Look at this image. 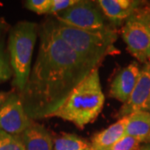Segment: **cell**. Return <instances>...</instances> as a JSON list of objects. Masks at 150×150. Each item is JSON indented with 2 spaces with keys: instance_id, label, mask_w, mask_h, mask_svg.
Listing matches in <instances>:
<instances>
[{
  "instance_id": "1",
  "label": "cell",
  "mask_w": 150,
  "mask_h": 150,
  "mask_svg": "<svg viewBox=\"0 0 150 150\" xmlns=\"http://www.w3.org/2000/svg\"><path fill=\"white\" fill-rule=\"evenodd\" d=\"M37 59L24 89L18 93L32 120L52 117L96 65L75 53L46 23L38 30Z\"/></svg>"
},
{
  "instance_id": "2",
  "label": "cell",
  "mask_w": 150,
  "mask_h": 150,
  "mask_svg": "<svg viewBox=\"0 0 150 150\" xmlns=\"http://www.w3.org/2000/svg\"><path fill=\"white\" fill-rule=\"evenodd\" d=\"M104 101L98 68H95L75 88L52 117L62 118L83 129L96 119L102 111Z\"/></svg>"
},
{
  "instance_id": "3",
  "label": "cell",
  "mask_w": 150,
  "mask_h": 150,
  "mask_svg": "<svg viewBox=\"0 0 150 150\" xmlns=\"http://www.w3.org/2000/svg\"><path fill=\"white\" fill-rule=\"evenodd\" d=\"M48 23L52 30L75 53L98 67L107 56L119 54L114 45L118 34L112 28L91 32L69 27L58 21Z\"/></svg>"
},
{
  "instance_id": "4",
  "label": "cell",
  "mask_w": 150,
  "mask_h": 150,
  "mask_svg": "<svg viewBox=\"0 0 150 150\" xmlns=\"http://www.w3.org/2000/svg\"><path fill=\"white\" fill-rule=\"evenodd\" d=\"M38 33V24L29 21L18 22L8 31V54L13 70L12 85L18 93L24 89L30 75Z\"/></svg>"
},
{
  "instance_id": "5",
  "label": "cell",
  "mask_w": 150,
  "mask_h": 150,
  "mask_svg": "<svg viewBox=\"0 0 150 150\" xmlns=\"http://www.w3.org/2000/svg\"><path fill=\"white\" fill-rule=\"evenodd\" d=\"M56 21L69 27L91 32H100L109 29L106 25L102 11L94 2L80 1L68 9L55 14Z\"/></svg>"
},
{
  "instance_id": "6",
  "label": "cell",
  "mask_w": 150,
  "mask_h": 150,
  "mask_svg": "<svg viewBox=\"0 0 150 150\" xmlns=\"http://www.w3.org/2000/svg\"><path fill=\"white\" fill-rule=\"evenodd\" d=\"M122 38L130 54L141 63H147L150 56V26L134 13L122 28Z\"/></svg>"
},
{
  "instance_id": "7",
  "label": "cell",
  "mask_w": 150,
  "mask_h": 150,
  "mask_svg": "<svg viewBox=\"0 0 150 150\" xmlns=\"http://www.w3.org/2000/svg\"><path fill=\"white\" fill-rule=\"evenodd\" d=\"M33 122L27 115L19 94L12 91L0 108V129L8 134L19 136Z\"/></svg>"
},
{
  "instance_id": "8",
  "label": "cell",
  "mask_w": 150,
  "mask_h": 150,
  "mask_svg": "<svg viewBox=\"0 0 150 150\" xmlns=\"http://www.w3.org/2000/svg\"><path fill=\"white\" fill-rule=\"evenodd\" d=\"M150 112V63H145L140 69L138 82L129 100L123 103L119 110L122 118L138 111Z\"/></svg>"
},
{
  "instance_id": "9",
  "label": "cell",
  "mask_w": 150,
  "mask_h": 150,
  "mask_svg": "<svg viewBox=\"0 0 150 150\" xmlns=\"http://www.w3.org/2000/svg\"><path fill=\"white\" fill-rule=\"evenodd\" d=\"M139 64L133 62L120 70L112 80L109 95L118 101L125 103L133 93L140 74Z\"/></svg>"
},
{
  "instance_id": "10",
  "label": "cell",
  "mask_w": 150,
  "mask_h": 150,
  "mask_svg": "<svg viewBox=\"0 0 150 150\" xmlns=\"http://www.w3.org/2000/svg\"><path fill=\"white\" fill-rule=\"evenodd\" d=\"M97 5L114 25H120L141 8L144 2L137 0H98Z\"/></svg>"
},
{
  "instance_id": "11",
  "label": "cell",
  "mask_w": 150,
  "mask_h": 150,
  "mask_svg": "<svg viewBox=\"0 0 150 150\" xmlns=\"http://www.w3.org/2000/svg\"><path fill=\"white\" fill-rule=\"evenodd\" d=\"M25 150H53L54 139L47 129L34 121L19 136Z\"/></svg>"
},
{
  "instance_id": "12",
  "label": "cell",
  "mask_w": 150,
  "mask_h": 150,
  "mask_svg": "<svg viewBox=\"0 0 150 150\" xmlns=\"http://www.w3.org/2000/svg\"><path fill=\"white\" fill-rule=\"evenodd\" d=\"M129 116H124L112 123L108 128L96 134L93 138L91 144L92 150H105L117 143L125 136L126 125Z\"/></svg>"
},
{
  "instance_id": "13",
  "label": "cell",
  "mask_w": 150,
  "mask_h": 150,
  "mask_svg": "<svg viewBox=\"0 0 150 150\" xmlns=\"http://www.w3.org/2000/svg\"><path fill=\"white\" fill-rule=\"evenodd\" d=\"M150 133V112L138 111L129 115L125 136H130L144 143Z\"/></svg>"
},
{
  "instance_id": "14",
  "label": "cell",
  "mask_w": 150,
  "mask_h": 150,
  "mask_svg": "<svg viewBox=\"0 0 150 150\" xmlns=\"http://www.w3.org/2000/svg\"><path fill=\"white\" fill-rule=\"evenodd\" d=\"M53 150H92L91 144L76 134H63L54 139Z\"/></svg>"
},
{
  "instance_id": "15",
  "label": "cell",
  "mask_w": 150,
  "mask_h": 150,
  "mask_svg": "<svg viewBox=\"0 0 150 150\" xmlns=\"http://www.w3.org/2000/svg\"><path fill=\"white\" fill-rule=\"evenodd\" d=\"M13 77V70L8 51L4 48V39H0V83L7 82Z\"/></svg>"
},
{
  "instance_id": "16",
  "label": "cell",
  "mask_w": 150,
  "mask_h": 150,
  "mask_svg": "<svg viewBox=\"0 0 150 150\" xmlns=\"http://www.w3.org/2000/svg\"><path fill=\"white\" fill-rule=\"evenodd\" d=\"M0 150H25V148L18 136L0 129Z\"/></svg>"
},
{
  "instance_id": "17",
  "label": "cell",
  "mask_w": 150,
  "mask_h": 150,
  "mask_svg": "<svg viewBox=\"0 0 150 150\" xmlns=\"http://www.w3.org/2000/svg\"><path fill=\"white\" fill-rule=\"evenodd\" d=\"M140 144L142 143L139 140L130 136H124L105 150H139Z\"/></svg>"
},
{
  "instance_id": "18",
  "label": "cell",
  "mask_w": 150,
  "mask_h": 150,
  "mask_svg": "<svg viewBox=\"0 0 150 150\" xmlns=\"http://www.w3.org/2000/svg\"><path fill=\"white\" fill-rule=\"evenodd\" d=\"M52 0H28L24 5L28 10L37 14H48Z\"/></svg>"
},
{
  "instance_id": "19",
  "label": "cell",
  "mask_w": 150,
  "mask_h": 150,
  "mask_svg": "<svg viewBox=\"0 0 150 150\" xmlns=\"http://www.w3.org/2000/svg\"><path fill=\"white\" fill-rule=\"evenodd\" d=\"M79 0H52L48 14H57L74 5Z\"/></svg>"
},
{
  "instance_id": "20",
  "label": "cell",
  "mask_w": 150,
  "mask_h": 150,
  "mask_svg": "<svg viewBox=\"0 0 150 150\" xmlns=\"http://www.w3.org/2000/svg\"><path fill=\"white\" fill-rule=\"evenodd\" d=\"M150 26V6L145 8H140L135 12Z\"/></svg>"
},
{
  "instance_id": "21",
  "label": "cell",
  "mask_w": 150,
  "mask_h": 150,
  "mask_svg": "<svg viewBox=\"0 0 150 150\" xmlns=\"http://www.w3.org/2000/svg\"><path fill=\"white\" fill-rule=\"evenodd\" d=\"M10 28V26H9L8 23L6 22L5 19H4V18L0 17V39L3 38L4 35L5 34V33L7 32V31H9Z\"/></svg>"
},
{
  "instance_id": "22",
  "label": "cell",
  "mask_w": 150,
  "mask_h": 150,
  "mask_svg": "<svg viewBox=\"0 0 150 150\" xmlns=\"http://www.w3.org/2000/svg\"><path fill=\"white\" fill-rule=\"evenodd\" d=\"M12 91L9 92H0V108L4 103L6 100L8 99V98L9 97Z\"/></svg>"
},
{
  "instance_id": "23",
  "label": "cell",
  "mask_w": 150,
  "mask_h": 150,
  "mask_svg": "<svg viewBox=\"0 0 150 150\" xmlns=\"http://www.w3.org/2000/svg\"><path fill=\"white\" fill-rule=\"evenodd\" d=\"M139 150H150V144H144V146L140 147Z\"/></svg>"
},
{
  "instance_id": "24",
  "label": "cell",
  "mask_w": 150,
  "mask_h": 150,
  "mask_svg": "<svg viewBox=\"0 0 150 150\" xmlns=\"http://www.w3.org/2000/svg\"><path fill=\"white\" fill-rule=\"evenodd\" d=\"M144 144H150V133L147 136V138L145 139L144 141Z\"/></svg>"
},
{
  "instance_id": "25",
  "label": "cell",
  "mask_w": 150,
  "mask_h": 150,
  "mask_svg": "<svg viewBox=\"0 0 150 150\" xmlns=\"http://www.w3.org/2000/svg\"><path fill=\"white\" fill-rule=\"evenodd\" d=\"M149 60H150V56H149Z\"/></svg>"
}]
</instances>
